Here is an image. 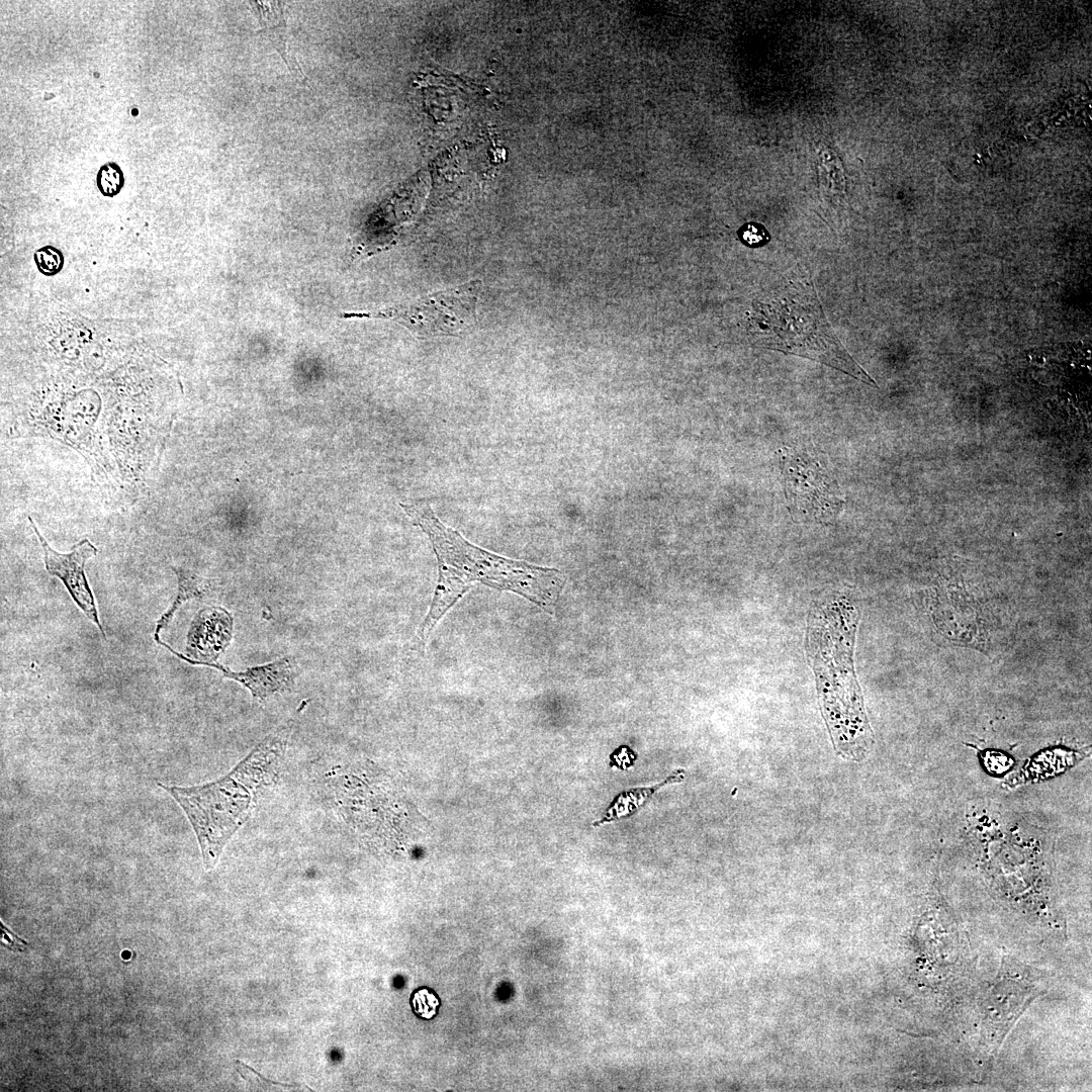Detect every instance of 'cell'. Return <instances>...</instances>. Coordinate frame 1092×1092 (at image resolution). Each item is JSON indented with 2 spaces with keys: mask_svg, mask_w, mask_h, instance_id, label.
Masks as SVG:
<instances>
[{
  "mask_svg": "<svg viewBox=\"0 0 1092 1092\" xmlns=\"http://www.w3.org/2000/svg\"><path fill=\"white\" fill-rule=\"evenodd\" d=\"M285 748L286 737L271 734L214 782L192 787L159 783L189 819L206 870L216 866L229 840L247 821L258 793L276 780Z\"/></svg>",
  "mask_w": 1092,
  "mask_h": 1092,
  "instance_id": "3",
  "label": "cell"
},
{
  "mask_svg": "<svg viewBox=\"0 0 1092 1092\" xmlns=\"http://www.w3.org/2000/svg\"><path fill=\"white\" fill-rule=\"evenodd\" d=\"M767 302H755L749 318L755 344L806 357L877 386L853 360L827 322L808 281L789 283Z\"/></svg>",
  "mask_w": 1092,
  "mask_h": 1092,
  "instance_id": "4",
  "label": "cell"
},
{
  "mask_svg": "<svg viewBox=\"0 0 1092 1092\" xmlns=\"http://www.w3.org/2000/svg\"><path fill=\"white\" fill-rule=\"evenodd\" d=\"M413 523L429 537L438 561V581L430 610L420 629L426 640L440 619L474 582L510 590L552 613L565 582L562 572L489 552L445 526L427 503L400 504Z\"/></svg>",
  "mask_w": 1092,
  "mask_h": 1092,
  "instance_id": "1",
  "label": "cell"
},
{
  "mask_svg": "<svg viewBox=\"0 0 1092 1092\" xmlns=\"http://www.w3.org/2000/svg\"><path fill=\"white\" fill-rule=\"evenodd\" d=\"M739 236L742 242L750 247L762 246L769 241L766 230L756 222L744 224L739 231Z\"/></svg>",
  "mask_w": 1092,
  "mask_h": 1092,
  "instance_id": "14",
  "label": "cell"
},
{
  "mask_svg": "<svg viewBox=\"0 0 1092 1092\" xmlns=\"http://www.w3.org/2000/svg\"><path fill=\"white\" fill-rule=\"evenodd\" d=\"M178 577V590L171 607L162 615L157 622L155 630V639L160 638V631L167 627L173 618L175 612L179 607L187 600L193 598H200L203 596L205 588L202 585L200 579L193 573L184 570L173 568Z\"/></svg>",
  "mask_w": 1092,
  "mask_h": 1092,
  "instance_id": "11",
  "label": "cell"
},
{
  "mask_svg": "<svg viewBox=\"0 0 1092 1092\" xmlns=\"http://www.w3.org/2000/svg\"><path fill=\"white\" fill-rule=\"evenodd\" d=\"M249 4L260 23L262 32L278 52L291 74L296 77L299 76L302 81H306V76L301 67L290 56L287 49V28L282 2L251 1Z\"/></svg>",
  "mask_w": 1092,
  "mask_h": 1092,
  "instance_id": "10",
  "label": "cell"
},
{
  "mask_svg": "<svg viewBox=\"0 0 1092 1092\" xmlns=\"http://www.w3.org/2000/svg\"><path fill=\"white\" fill-rule=\"evenodd\" d=\"M129 957H130V952L128 950H125V951L122 952V958L124 960H128Z\"/></svg>",
  "mask_w": 1092,
  "mask_h": 1092,
  "instance_id": "15",
  "label": "cell"
},
{
  "mask_svg": "<svg viewBox=\"0 0 1092 1092\" xmlns=\"http://www.w3.org/2000/svg\"><path fill=\"white\" fill-rule=\"evenodd\" d=\"M37 270L44 276H54L64 267V255L54 246H43L33 255Z\"/></svg>",
  "mask_w": 1092,
  "mask_h": 1092,
  "instance_id": "13",
  "label": "cell"
},
{
  "mask_svg": "<svg viewBox=\"0 0 1092 1092\" xmlns=\"http://www.w3.org/2000/svg\"><path fill=\"white\" fill-rule=\"evenodd\" d=\"M96 185L103 196H116L124 185L122 170L114 162L105 163L97 172Z\"/></svg>",
  "mask_w": 1092,
  "mask_h": 1092,
  "instance_id": "12",
  "label": "cell"
},
{
  "mask_svg": "<svg viewBox=\"0 0 1092 1092\" xmlns=\"http://www.w3.org/2000/svg\"><path fill=\"white\" fill-rule=\"evenodd\" d=\"M233 635V617L223 608L207 607L192 621L187 635V652L201 662H214L229 646ZM193 659V658H192Z\"/></svg>",
  "mask_w": 1092,
  "mask_h": 1092,
  "instance_id": "9",
  "label": "cell"
},
{
  "mask_svg": "<svg viewBox=\"0 0 1092 1092\" xmlns=\"http://www.w3.org/2000/svg\"><path fill=\"white\" fill-rule=\"evenodd\" d=\"M480 289L481 282L472 280L411 303L372 311H348L340 316L390 320L421 336H459L476 322Z\"/></svg>",
  "mask_w": 1092,
  "mask_h": 1092,
  "instance_id": "5",
  "label": "cell"
},
{
  "mask_svg": "<svg viewBox=\"0 0 1092 1092\" xmlns=\"http://www.w3.org/2000/svg\"><path fill=\"white\" fill-rule=\"evenodd\" d=\"M157 643L190 664L205 665L218 669L223 676L245 686L252 696L258 700H264L275 693L289 690L296 677V664L290 657H283L264 665L253 666L245 671H234L217 662H201L182 655L160 639L157 640Z\"/></svg>",
  "mask_w": 1092,
  "mask_h": 1092,
  "instance_id": "8",
  "label": "cell"
},
{
  "mask_svg": "<svg viewBox=\"0 0 1092 1092\" xmlns=\"http://www.w3.org/2000/svg\"><path fill=\"white\" fill-rule=\"evenodd\" d=\"M28 521L42 547L46 569L51 575L58 576L70 593L82 612L105 633L98 618L93 594L85 575L87 560L98 553V549L87 538L76 544L69 553H59L48 544L30 517Z\"/></svg>",
  "mask_w": 1092,
  "mask_h": 1092,
  "instance_id": "7",
  "label": "cell"
},
{
  "mask_svg": "<svg viewBox=\"0 0 1092 1092\" xmlns=\"http://www.w3.org/2000/svg\"><path fill=\"white\" fill-rule=\"evenodd\" d=\"M782 472L787 498L796 512L814 520H828L837 514L842 502L816 462L787 449Z\"/></svg>",
  "mask_w": 1092,
  "mask_h": 1092,
  "instance_id": "6",
  "label": "cell"
},
{
  "mask_svg": "<svg viewBox=\"0 0 1092 1092\" xmlns=\"http://www.w3.org/2000/svg\"><path fill=\"white\" fill-rule=\"evenodd\" d=\"M858 612L845 596L823 602L812 614L808 650L822 715L836 751L858 760L873 738L853 668Z\"/></svg>",
  "mask_w": 1092,
  "mask_h": 1092,
  "instance_id": "2",
  "label": "cell"
}]
</instances>
